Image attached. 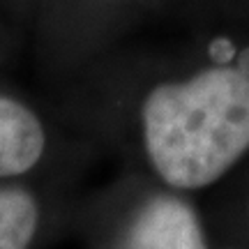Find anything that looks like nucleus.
<instances>
[{"label":"nucleus","mask_w":249,"mask_h":249,"mask_svg":"<svg viewBox=\"0 0 249 249\" xmlns=\"http://www.w3.org/2000/svg\"><path fill=\"white\" fill-rule=\"evenodd\" d=\"M152 166L171 187L214 182L249 148V74L214 67L185 83H161L143 104Z\"/></svg>","instance_id":"f257e3e1"},{"label":"nucleus","mask_w":249,"mask_h":249,"mask_svg":"<svg viewBox=\"0 0 249 249\" xmlns=\"http://www.w3.org/2000/svg\"><path fill=\"white\" fill-rule=\"evenodd\" d=\"M120 249H205V242L189 205L155 196L134 217Z\"/></svg>","instance_id":"f03ea898"},{"label":"nucleus","mask_w":249,"mask_h":249,"mask_svg":"<svg viewBox=\"0 0 249 249\" xmlns=\"http://www.w3.org/2000/svg\"><path fill=\"white\" fill-rule=\"evenodd\" d=\"M44 143L39 118L21 102L0 95V178L30 171L42 157Z\"/></svg>","instance_id":"7ed1b4c3"},{"label":"nucleus","mask_w":249,"mask_h":249,"mask_svg":"<svg viewBox=\"0 0 249 249\" xmlns=\"http://www.w3.org/2000/svg\"><path fill=\"white\" fill-rule=\"evenodd\" d=\"M39 208L23 189H0V249H28L35 238Z\"/></svg>","instance_id":"20e7f679"}]
</instances>
